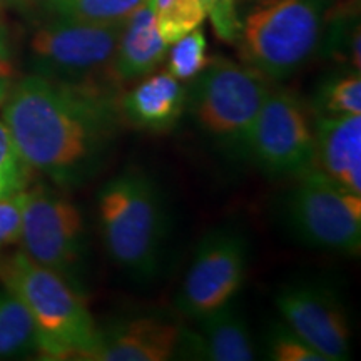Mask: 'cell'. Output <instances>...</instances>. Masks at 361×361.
Listing matches in <instances>:
<instances>
[{
	"label": "cell",
	"mask_w": 361,
	"mask_h": 361,
	"mask_svg": "<svg viewBox=\"0 0 361 361\" xmlns=\"http://www.w3.org/2000/svg\"><path fill=\"white\" fill-rule=\"evenodd\" d=\"M2 121L27 168L62 188L96 178L123 124L112 89L69 85L37 74L12 85Z\"/></svg>",
	"instance_id": "cell-1"
},
{
	"label": "cell",
	"mask_w": 361,
	"mask_h": 361,
	"mask_svg": "<svg viewBox=\"0 0 361 361\" xmlns=\"http://www.w3.org/2000/svg\"><path fill=\"white\" fill-rule=\"evenodd\" d=\"M97 219L107 256L135 281L154 279L164 263L168 206L151 174L128 168L97 191Z\"/></svg>",
	"instance_id": "cell-2"
},
{
	"label": "cell",
	"mask_w": 361,
	"mask_h": 361,
	"mask_svg": "<svg viewBox=\"0 0 361 361\" xmlns=\"http://www.w3.org/2000/svg\"><path fill=\"white\" fill-rule=\"evenodd\" d=\"M0 281L32 318L37 353L49 360H82L97 336V324L64 278L22 251L0 258Z\"/></svg>",
	"instance_id": "cell-3"
},
{
	"label": "cell",
	"mask_w": 361,
	"mask_h": 361,
	"mask_svg": "<svg viewBox=\"0 0 361 361\" xmlns=\"http://www.w3.org/2000/svg\"><path fill=\"white\" fill-rule=\"evenodd\" d=\"M336 0H261L241 19L236 39L241 64L271 82H284L322 45Z\"/></svg>",
	"instance_id": "cell-4"
},
{
	"label": "cell",
	"mask_w": 361,
	"mask_h": 361,
	"mask_svg": "<svg viewBox=\"0 0 361 361\" xmlns=\"http://www.w3.org/2000/svg\"><path fill=\"white\" fill-rule=\"evenodd\" d=\"M271 87L273 82L251 67L216 57L186 87V109L221 149L246 156L252 126Z\"/></svg>",
	"instance_id": "cell-5"
},
{
	"label": "cell",
	"mask_w": 361,
	"mask_h": 361,
	"mask_svg": "<svg viewBox=\"0 0 361 361\" xmlns=\"http://www.w3.org/2000/svg\"><path fill=\"white\" fill-rule=\"evenodd\" d=\"M124 24L52 17L30 39L34 74L69 85L112 89V61Z\"/></svg>",
	"instance_id": "cell-6"
},
{
	"label": "cell",
	"mask_w": 361,
	"mask_h": 361,
	"mask_svg": "<svg viewBox=\"0 0 361 361\" xmlns=\"http://www.w3.org/2000/svg\"><path fill=\"white\" fill-rule=\"evenodd\" d=\"M293 179L279 201V218L288 233L314 250L358 256L361 194L340 188L316 168Z\"/></svg>",
	"instance_id": "cell-7"
},
{
	"label": "cell",
	"mask_w": 361,
	"mask_h": 361,
	"mask_svg": "<svg viewBox=\"0 0 361 361\" xmlns=\"http://www.w3.org/2000/svg\"><path fill=\"white\" fill-rule=\"evenodd\" d=\"M19 243L25 256L64 278L85 300L87 228L82 211L69 197L42 184L25 191Z\"/></svg>",
	"instance_id": "cell-8"
},
{
	"label": "cell",
	"mask_w": 361,
	"mask_h": 361,
	"mask_svg": "<svg viewBox=\"0 0 361 361\" xmlns=\"http://www.w3.org/2000/svg\"><path fill=\"white\" fill-rule=\"evenodd\" d=\"M246 157L273 178H295L314 168V129L290 90L271 87L252 126Z\"/></svg>",
	"instance_id": "cell-9"
},
{
	"label": "cell",
	"mask_w": 361,
	"mask_h": 361,
	"mask_svg": "<svg viewBox=\"0 0 361 361\" xmlns=\"http://www.w3.org/2000/svg\"><path fill=\"white\" fill-rule=\"evenodd\" d=\"M250 245L243 233L219 228L207 233L194 252L176 296L179 313L200 319L234 300L246 279Z\"/></svg>",
	"instance_id": "cell-10"
},
{
	"label": "cell",
	"mask_w": 361,
	"mask_h": 361,
	"mask_svg": "<svg viewBox=\"0 0 361 361\" xmlns=\"http://www.w3.org/2000/svg\"><path fill=\"white\" fill-rule=\"evenodd\" d=\"M283 322L324 361L350 356V324L340 298L316 283H288L274 296Z\"/></svg>",
	"instance_id": "cell-11"
},
{
	"label": "cell",
	"mask_w": 361,
	"mask_h": 361,
	"mask_svg": "<svg viewBox=\"0 0 361 361\" xmlns=\"http://www.w3.org/2000/svg\"><path fill=\"white\" fill-rule=\"evenodd\" d=\"M194 333L173 319L139 316L97 328L85 361H168L191 355Z\"/></svg>",
	"instance_id": "cell-12"
},
{
	"label": "cell",
	"mask_w": 361,
	"mask_h": 361,
	"mask_svg": "<svg viewBox=\"0 0 361 361\" xmlns=\"http://www.w3.org/2000/svg\"><path fill=\"white\" fill-rule=\"evenodd\" d=\"M314 168L338 186L361 194V114L316 116Z\"/></svg>",
	"instance_id": "cell-13"
},
{
	"label": "cell",
	"mask_w": 361,
	"mask_h": 361,
	"mask_svg": "<svg viewBox=\"0 0 361 361\" xmlns=\"http://www.w3.org/2000/svg\"><path fill=\"white\" fill-rule=\"evenodd\" d=\"M188 90L169 72H157L119 97L123 121L149 133H168L186 111Z\"/></svg>",
	"instance_id": "cell-14"
},
{
	"label": "cell",
	"mask_w": 361,
	"mask_h": 361,
	"mask_svg": "<svg viewBox=\"0 0 361 361\" xmlns=\"http://www.w3.org/2000/svg\"><path fill=\"white\" fill-rule=\"evenodd\" d=\"M168 49L157 27L154 0H146L126 19L112 61V78L117 84L146 78L164 62Z\"/></svg>",
	"instance_id": "cell-15"
},
{
	"label": "cell",
	"mask_w": 361,
	"mask_h": 361,
	"mask_svg": "<svg viewBox=\"0 0 361 361\" xmlns=\"http://www.w3.org/2000/svg\"><path fill=\"white\" fill-rule=\"evenodd\" d=\"M194 358L209 361H251L256 358L255 340L245 314L233 301L197 319Z\"/></svg>",
	"instance_id": "cell-16"
},
{
	"label": "cell",
	"mask_w": 361,
	"mask_h": 361,
	"mask_svg": "<svg viewBox=\"0 0 361 361\" xmlns=\"http://www.w3.org/2000/svg\"><path fill=\"white\" fill-rule=\"evenodd\" d=\"M37 351L29 311L12 293H0V358H22Z\"/></svg>",
	"instance_id": "cell-17"
},
{
	"label": "cell",
	"mask_w": 361,
	"mask_h": 361,
	"mask_svg": "<svg viewBox=\"0 0 361 361\" xmlns=\"http://www.w3.org/2000/svg\"><path fill=\"white\" fill-rule=\"evenodd\" d=\"M360 37L358 8L335 6L328 17L319 49H323L329 57L346 62L351 69L360 71Z\"/></svg>",
	"instance_id": "cell-18"
},
{
	"label": "cell",
	"mask_w": 361,
	"mask_h": 361,
	"mask_svg": "<svg viewBox=\"0 0 361 361\" xmlns=\"http://www.w3.org/2000/svg\"><path fill=\"white\" fill-rule=\"evenodd\" d=\"M30 2L39 4L52 17L109 24V22L126 20L146 0H30Z\"/></svg>",
	"instance_id": "cell-19"
},
{
	"label": "cell",
	"mask_w": 361,
	"mask_h": 361,
	"mask_svg": "<svg viewBox=\"0 0 361 361\" xmlns=\"http://www.w3.org/2000/svg\"><path fill=\"white\" fill-rule=\"evenodd\" d=\"M316 116L361 114V75L351 69L324 82L314 97Z\"/></svg>",
	"instance_id": "cell-20"
},
{
	"label": "cell",
	"mask_w": 361,
	"mask_h": 361,
	"mask_svg": "<svg viewBox=\"0 0 361 361\" xmlns=\"http://www.w3.org/2000/svg\"><path fill=\"white\" fill-rule=\"evenodd\" d=\"M154 12L159 32L168 45L201 27L206 19L200 0H154Z\"/></svg>",
	"instance_id": "cell-21"
},
{
	"label": "cell",
	"mask_w": 361,
	"mask_h": 361,
	"mask_svg": "<svg viewBox=\"0 0 361 361\" xmlns=\"http://www.w3.org/2000/svg\"><path fill=\"white\" fill-rule=\"evenodd\" d=\"M206 35L201 27L176 40L168 49V72L178 80H191L209 62Z\"/></svg>",
	"instance_id": "cell-22"
},
{
	"label": "cell",
	"mask_w": 361,
	"mask_h": 361,
	"mask_svg": "<svg viewBox=\"0 0 361 361\" xmlns=\"http://www.w3.org/2000/svg\"><path fill=\"white\" fill-rule=\"evenodd\" d=\"M30 169L22 159L7 126L0 119V200L24 191Z\"/></svg>",
	"instance_id": "cell-23"
},
{
	"label": "cell",
	"mask_w": 361,
	"mask_h": 361,
	"mask_svg": "<svg viewBox=\"0 0 361 361\" xmlns=\"http://www.w3.org/2000/svg\"><path fill=\"white\" fill-rule=\"evenodd\" d=\"M266 351H268V358L274 361H324L318 351L311 348L308 343L284 322L276 323L269 329Z\"/></svg>",
	"instance_id": "cell-24"
},
{
	"label": "cell",
	"mask_w": 361,
	"mask_h": 361,
	"mask_svg": "<svg viewBox=\"0 0 361 361\" xmlns=\"http://www.w3.org/2000/svg\"><path fill=\"white\" fill-rule=\"evenodd\" d=\"M25 189L0 200V247L13 245L20 239Z\"/></svg>",
	"instance_id": "cell-25"
},
{
	"label": "cell",
	"mask_w": 361,
	"mask_h": 361,
	"mask_svg": "<svg viewBox=\"0 0 361 361\" xmlns=\"http://www.w3.org/2000/svg\"><path fill=\"white\" fill-rule=\"evenodd\" d=\"M12 66H11V42L6 25L0 22V102L7 97L12 84Z\"/></svg>",
	"instance_id": "cell-26"
},
{
	"label": "cell",
	"mask_w": 361,
	"mask_h": 361,
	"mask_svg": "<svg viewBox=\"0 0 361 361\" xmlns=\"http://www.w3.org/2000/svg\"><path fill=\"white\" fill-rule=\"evenodd\" d=\"M200 2H201V6L204 7V11H206V16H207V12H209L211 8H213V7L216 6V4L219 2V0H200Z\"/></svg>",
	"instance_id": "cell-27"
},
{
	"label": "cell",
	"mask_w": 361,
	"mask_h": 361,
	"mask_svg": "<svg viewBox=\"0 0 361 361\" xmlns=\"http://www.w3.org/2000/svg\"><path fill=\"white\" fill-rule=\"evenodd\" d=\"M24 2H30V0H0V7L12 6V4H24Z\"/></svg>",
	"instance_id": "cell-28"
}]
</instances>
